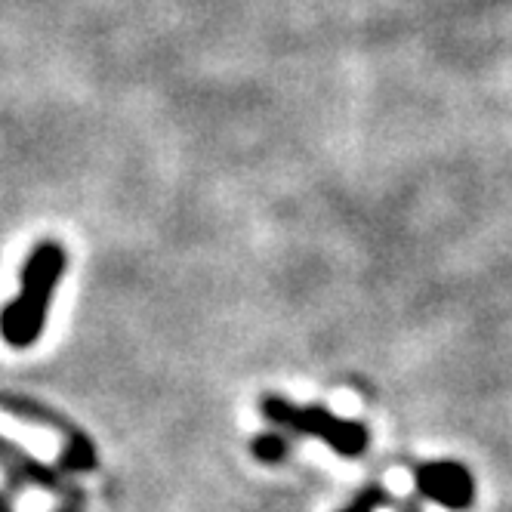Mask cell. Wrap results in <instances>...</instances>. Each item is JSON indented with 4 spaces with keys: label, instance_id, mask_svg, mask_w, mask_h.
<instances>
[{
    "label": "cell",
    "instance_id": "obj_4",
    "mask_svg": "<svg viewBox=\"0 0 512 512\" xmlns=\"http://www.w3.org/2000/svg\"><path fill=\"white\" fill-rule=\"evenodd\" d=\"M284 451H287V442L278 432H266L253 442V457L263 463H278L284 457Z\"/></svg>",
    "mask_w": 512,
    "mask_h": 512
},
{
    "label": "cell",
    "instance_id": "obj_1",
    "mask_svg": "<svg viewBox=\"0 0 512 512\" xmlns=\"http://www.w3.org/2000/svg\"><path fill=\"white\" fill-rule=\"evenodd\" d=\"M65 272V250L56 241H44L31 250L22 269L19 297L0 312V337L13 349H28L41 340L44 321L50 312V297Z\"/></svg>",
    "mask_w": 512,
    "mask_h": 512
},
{
    "label": "cell",
    "instance_id": "obj_5",
    "mask_svg": "<svg viewBox=\"0 0 512 512\" xmlns=\"http://www.w3.org/2000/svg\"><path fill=\"white\" fill-rule=\"evenodd\" d=\"M380 497H383V494H380L377 488H374V491H364V494H361V497H355L343 512H374V509H377V503H380Z\"/></svg>",
    "mask_w": 512,
    "mask_h": 512
},
{
    "label": "cell",
    "instance_id": "obj_3",
    "mask_svg": "<svg viewBox=\"0 0 512 512\" xmlns=\"http://www.w3.org/2000/svg\"><path fill=\"white\" fill-rule=\"evenodd\" d=\"M417 488L423 497L435 500L445 509H466L475 497V482H472L469 469L460 463H448V460L420 466Z\"/></svg>",
    "mask_w": 512,
    "mask_h": 512
},
{
    "label": "cell",
    "instance_id": "obj_2",
    "mask_svg": "<svg viewBox=\"0 0 512 512\" xmlns=\"http://www.w3.org/2000/svg\"><path fill=\"white\" fill-rule=\"evenodd\" d=\"M263 417L281 429H290L297 435H309L318 438L327 448H334L340 457H361L364 448H368V429L355 420H343L337 414H331L327 408L318 405H294V401L278 398V395H266L260 405Z\"/></svg>",
    "mask_w": 512,
    "mask_h": 512
}]
</instances>
